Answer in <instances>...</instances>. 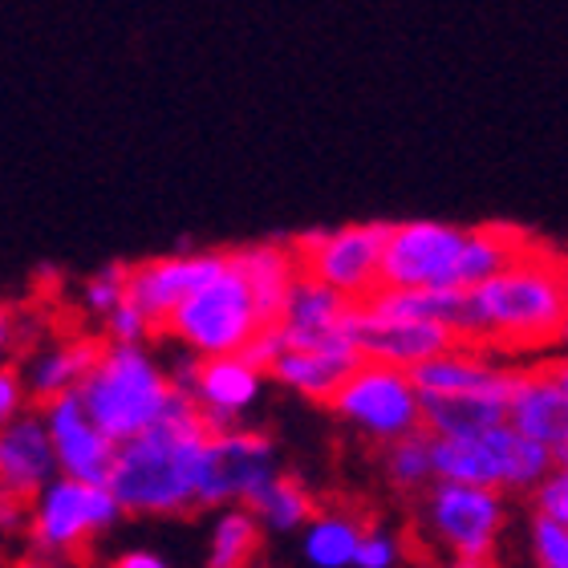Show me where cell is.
<instances>
[{"label":"cell","instance_id":"cell-1","mask_svg":"<svg viewBox=\"0 0 568 568\" xmlns=\"http://www.w3.org/2000/svg\"><path fill=\"white\" fill-rule=\"evenodd\" d=\"M212 430L187 394L166 410L151 430L131 443H119V463L110 475V491L119 496L126 516H191L203 508Z\"/></svg>","mask_w":568,"mask_h":568},{"label":"cell","instance_id":"cell-2","mask_svg":"<svg viewBox=\"0 0 568 568\" xmlns=\"http://www.w3.org/2000/svg\"><path fill=\"white\" fill-rule=\"evenodd\" d=\"M568 317L560 256L524 248L508 268L471 288V342L496 354H536L557 345Z\"/></svg>","mask_w":568,"mask_h":568},{"label":"cell","instance_id":"cell-3","mask_svg":"<svg viewBox=\"0 0 568 568\" xmlns=\"http://www.w3.org/2000/svg\"><path fill=\"white\" fill-rule=\"evenodd\" d=\"M82 403L94 415V423L114 443H131L142 430H151L159 418L179 403V390L166 362L146 345H114L106 342L98 354V366L82 382Z\"/></svg>","mask_w":568,"mask_h":568},{"label":"cell","instance_id":"cell-4","mask_svg":"<svg viewBox=\"0 0 568 568\" xmlns=\"http://www.w3.org/2000/svg\"><path fill=\"white\" fill-rule=\"evenodd\" d=\"M438 479L496 487L504 496H532L540 479L557 467V455L516 430L511 423L491 426L484 435L467 438H435Z\"/></svg>","mask_w":568,"mask_h":568},{"label":"cell","instance_id":"cell-5","mask_svg":"<svg viewBox=\"0 0 568 568\" xmlns=\"http://www.w3.org/2000/svg\"><path fill=\"white\" fill-rule=\"evenodd\" d=\"M261 329L264 321L256 313L248 281L236 268V261L227 256L224 268L207 284H200L171 313L163 337H171L175 345H187V349H195L203 357H220V354H244Z\"/></svg>","mask_w":568,"mask_h":568},{"label":"cell","instance_id":"cell-6","mask_svg":"<svg viewBox=\"0 0 568 568\" xmlns=\"http://www.w3.org/2000/svg\"><path fill=\"white\" fill-rule=\"evenodd\" d=\"M122 516L126 508L110 491V484H85V479L58 475L45 491H37L24 504V536L37 557L58 560L82 552L90 540L110 532Z\"/></svg>","mask_w":568,"mask_h":568},{"label":"cell","instance_id":"cell-7","mask_svg":"<svg viewBox=\"0 0 568 568\" xmlns=\"http://www.w3.org/2000/svg\"><path fill=\"white\" fill-rule=\"evenodd\" d=\"M382 288H475L471 227L443 220L390 224L382 252Z\"/></svg>","mask_w":568,"mask_h":568},{"label":"cell","instance_id":"cell-8","mask_svg":"<svg viewBox=\"0 0 568 568\" xmlns=\"http://www.w3.org/2000/svg\"><path fill=\"white\" fill-rule=\"evenodd\" d=\"M333 418L349 426L369 443H394V438L423 430V390L410 369L386 366V362H362L345 378V386L329 398Z\"/></svg>","mask_w":568,"mask_h":568},{"label":"cell","instance_id":"cell-9","mask_svg":"<svg viewBox=\"0 0 568 568\" xmlns=\"http://www.w3.org/2000/svg\"><path fill=\"white\" fill-rule=\"evenodd\" d=\"M508 524V499L496 487L435 479L423 491V528L447 557L491 560Z\"/></svg>","mask_w":568,"mask_h":568},{"label":"cell","instance_id":"cell-10","mask_svg":"<svg viewBox=\"0 0 568 568\" xmlns=\"http://www.w3.org/2000/svg\"><path fill=\"white\" fill-rule=\"evenodd\" d=\"M390 224H345L313 227L293 236L301 268L317 281L333 284L349 301H366L382 288V252H386Z\"/></svg>","mask_w":568,"mask_h":568},{"label":"cell","instance_id":"cell-11","mask_svg":"<svg viewBox=\"0 0 568 568\" xmlns=\"http://www.w3.org/2000/svg\"><path fill=\"white\" fill-rule=\"evenodd\" d=\"M276 475H281L276 443L264 435V430L236 426V430L212 435L207 484H203V508L215 511V508H227V504H244V508H252Z\"/></svg>","mask_w":568,"mask_h":568},{"label":"cell","instance_id":"cell-12","mask_svg":"<svg viewBox=\"0 0 568 568\" xmlns=\"http://www.w3.org/2000/svg\"><path fill=\"white\" fill-rule=\"evenodd\" d=\"M349 337L369 362H386V366L410 369L415 374L423 362L447 354L450 345H459V337L430 317H403V313H386V308L357 301L349 313Z\"/></svg>","mask_w":568,"mask_h":568},{"label":"cell","instance_id":"cell-13","mask_svg":"<svg viewBox=\"0 0 568 568\" xmlns=\"http://www.w3.org/2000/svg\"><path fill=\"white\" fill-rule=\"evenodd\" d=\"M232 252H171V256H151V261L131 264V284L126 296L154 321V329L163 333L171 313L187 301L200 284L212 281L227 264Z\"/></svg>","mask_w":568,"mask_h":568},{"label":"cell","instance_id":"cell-14","mask_svg":"<svg viewBox=\"0 0 568 568\" xmlns=\"http://www.w3.org/2000/svg\"><path fill=\"white\" fill-rule=\"evenodd\" d=\"M58 475V447L41 406H29L24 415L0 423V496L9 504H29Z\"/></svg>","mask_w":568,"mask_h":568},{"label":"cell","instance_id":"cell-15","mask_svg":"<svg viewBox=\"0 0 568 568\" xmlns=\"http://www.w3.org/2000/svg\"><path fill=\"white\" fill-rule=\"evenodd\" d=\"M41 410H45L49 435H53V447H58L61 475L85 479V484H110L114 463H119V443L94 423L82 394H61Z\"/></svg>","mask_w":568,"mask_h":568},{"label":"cell","instance_id":"cell-16","mask_svg":"<svg viewBox=\"0 0 568 568\" xmlns=\"http://www.w3.org/2000/svg\"><path fill=\"white\" fill-rule=\"evenodd\" d=\"M268 369H261L256 362H248L244 354H220V357H203L200 382L191 390V403L203 415L212 435H224V430H236L244 426V418L252 415V406L261 403Z\"/></svg>","mask_w":568,"mask_h":568},{"label":"cell","instance_id":"cell-17","mask_svg":"<svg viewBox=\"0 0 568 568\" xmlns=\"http://www.w3.org/2000/svg\"><path fill=\"white\" fill-rule=\"evenodd\" d=\"M366 357L362 349L354 345V337L345 333V337H333L325 345H293V349H284L276 357L273 366H268V378L276 386H284L288 394H301L308 403H325L345 386V378L362 366Z\"/></svg>","mask_w":568,"mask_h":568},{"label":"cell","instance_id":"cell-18","mask_svg":"<svg viewBox=\"0 0 568 568\" xmlns=\"http://www.w3.org/2000/svg\"><path fill=\"white\" fill-rule=\"evenodd\" d=\"M508 423L524 430L528 438L545 443L552 455L568 447V394L548 362H532V366H516V382H511L508 398Z\"/></svg>","mask_w":568,"mask_h":568},{"label":"cell","instance_id":"cell-19","mask_svg":"<svg viewBox=\"0 0 568 568\" xmlns=\"http://www.w3.org/2000/svg\"><path fill=\"white\" fill-rule=\"evenodd\" d=\"M349 313H354V301L345 293H337L333 284L317 281V276L301 273L288 293V305H284L281 317V337L284 349L293 345H325L333 337H345V325H349Z\"/></svg>","mask_w":568,"mask_h":568},{"label":"cell","instance_id":"cell-20","mask_svg":"<svg viewBox=\"0 0 568 568\" xmlns=\"http://www.w3.org/2000/svg\"><path fill=\"white\" fill-rule=\"evenodd\" d=\"M232 261H236V268L244 273V281H248L252 301H256V313H261L264 325H281L296 276L305 273V268H301V256H296V248H293V240H288V244L268 240V244L232 248Z\"/></svg>","mask_w":568,"mask_h":568},{"label":"cell","instance_id":"cell-21","mask_svg":"<svg viewBox=\"0 0 568 568\" xmlns=\"http://www.w3.org/2000/svg\"><path fill=\"white\" fill-rule=\"evenodd\" d=\"M98 354H102V345L90 342V337H70V342H53L33 349L29 362L21 366L29 398L37 406H45L53 398H61V394L82 390V382L98 366Z\"/></svg>","mask_w":568,"mask_h":568},{"label":"cell","instance_id":"cell-22","mask_svg":"<svg viewBox=\"0 0 568 568\" xmlns=\"http://www.w3.org/2000/svg\"><path fill=\"white\" fill-rule=\"evenodd\" d=\"M511 394H423V426L435 438L484 435L508 423Z\"/></svg>","mask_w":568,"mask_h":568},{"label":"cell","instance_id":"cell-23","mask_svg":"<svg viewBox=\"0 0 568 568\" xmlns=\"http://www.w3.org/2000/svg\"><path fill=\"white\" fill-rule=\"evenodd\" d=\"M366 524L342 508H317V516L301 528V560L308 568H354Z\"/></svg>","mask_w":568,"mask_h":568},{"label":"cell","instance_id":"cell-24","mask_svg":"<svg viewBox=\"0 0 568 568\" xmlns=\"http://www.w3.org/2000/svg\"><path fill=\"white\" fill-rule=\"evenodd\" d=\"M268 532L261 516L244 504H227L215 508L212 524H207V552H203V568H252L256 552H261V536Z\"/></svg>","mask_w":568,"mask_h":568},{"label":"cell","instance_id":"cell-25","mask_svg":"<svg viewBox=\"0 0 568 568\" xmlns=\"http://www.w3.org/2000/svg\"><path fill=\"white\" fill-rule=\"evenodd\" d=\"M382 479H386L394 491H418V496H423L426 487L438 479L435 435L423 426V430H410V435L386 443V447H382Z\"/></svg>","mask_w":568,"mask_h":568},{"label":"cell","instance_id":"cell-26","mask_svg":"<svg viewBox=\"0 0 568 568\" xmlns=\"http://www.w3.org/2000/svg\"><path fill=\"white\" fill-rule=\"evenodd\" d=\"M252 511L261 516V524L268 532H301L313 516H317V504L308 496V487L296 479V475H276L273 484L264 487V496L252 504Z\"/></svg>","mask_w":568,"mask_h":568},{"label":"cell","instance_id":"cell-27","mask_svg":"<svg viewBox=\"0 0 568 568\" xmlns=\"http://www.w3.org/2000/svg\"><path fill=\"white\" fill-rule=\"evenodd\" d=\"M126 284H131V264H102L82 281V308L94 321H106L126 301Z\"/></svg>","mask_w":568,"mask_h":568},{"label":"cell","instance_id":"cell-28","mask_svg":"<svg viewBox=\"0 0 568 568\" xmlns=\"http://www.w3.org/2000/svg\"><path fill=\"white\" fill-rule=\"evenodd\" d=\"M528 545H532L536 568H568V524L548 520L532 511L528 520Z\"/></svg>","mask_w":568,"mask_h":568},{"label":"cell","instance_id":"cell-29","mask_svg":"<svg viewBox=\"0 0 568 568\" xmlns=\"http://www.w3.org/2000/svg\"><path fill=\"white\" fill-rule=\"evenodd\" d=\"M102 325H106V342H114V345H146L151 342V333H159L154 329V321L134 305L131 296H126Z\"/></svg>","mask_w":568,"mask_h":568},{"label":"cell","instance_id":"cell-30","mask_svg":"<svg viewBox=\"0 0 568 568\" xmlns=\"http://www.w3.org/2000/svg\"><path fill=\"white\" fill-rule=\"evenodd\" d=\"M398 560H403V540L390 528L369 524L366 536H362V548H357L354 568H398Z\"/></svg>","mask_w":568,"mask_h":568},{"label":"cell","instance_id":"cell-31","mask_svg":"<svg viewBox=\"0 0 568 568\" xmlns=\"http://www.w3.org/2000/svg\"><path fill=\"white\" fill-rule=\"evenodd\" d=\"M532 511H540L548 520L568 524V463H557V467L540 479V487L532 491Z\"/></svg>","mask_w":568,"mask_h":568},{"label":"cell","instance_id":"cell-32","mask_svg":"<svg viewBox=\"0 0 568 568\" xmlns=\"http://www.w3.org/2000/svg\"><path fill=\"white\" fill-rule=\"evenodd\" d=\"M29 403H33V398H29V386H24L21 369H12V366L0 369V423L24 415Z\"/></svg>","mask_w":568,"mask_h":568},{"label":"cell","instance_id":"cell-33","mask_svg":"<svg viewBox=\"0 0 568 568\" xmlns=\"http://www.w3.org/2000/svg\"><path fill=\"white\" fill-rule=\"evenodd\" d=\"M110 568H175L166 557H159L154 548H122L119 557L110 560Z\"/></svg>","mask_w":568,"mask_h":568},{"label":"cell","instance_id":"cell-34","mask_svg":"<svg viewBox=\"0 0 568 568\" xmlns=\"http://www.w3.org/2000/svg\"><path fill=\"white\" fill-rule=\"evenodd\" d=\"M548 362V369H552V378L565 386V394H568V349H560V354H552V357H545Z\"/></svg>","mask_w":568,"mask_h":568},{"label":"cell","instance_id":"cell-35","mask_svg":"<svg viewBox=\"0 0 568 568\" xmlns=\"http://www.w3.org/2000/svg\"><path fill=\"white\" fill-rule=\"evenodd\" d=\"M443 568H491V560H479V557H447Z\"/></svg>","mask_w":568,"mask_h":568},{"label":"cell","instance_id":"cell-36","mask_svg":"<svg viewBox=\"0 0 568 568\" xmlns=\"http://www.w3.org/2000/svg\"><path fill=\"white\" fill-rule=\"evenodd\" d=\"M12 568H53V560H49V557H37V552H29V557H21Z\"/></svg>","mask_w":568,"mask_h":568},{"label":"cell","instance_id":"cell-37","mask_svg":"<svg viewBox=\"0 0 568 568\" xmlns=\"http://www.w3.org/2000/svg\"><path fill=\"white\" fill-rule=\"evenodd\" d=\"M557 349H568V317H565V325H560V337H557Z\"/></svg>","mask_w":568,"mask_h":568},{"label":"cell","instance_id":"cell-38","mask_svg":"<svg viewBox=\"0 0 568 568\" xmlns=\"http://www.w3.org/2000/svg\"><path fill=\"white\" fill-rule=\"evenodd\" d=\"M560 281H565V296H568V256H560Z\"/></svg>","mask_w":568,"mask_h":568},{"label":"cell","instance_id":"cell-39","mask_svg":"<svg viewBox=\"0 0 568 568\" xmlns=\"http://www.w3.org/2000/svg\"><path fill=\"white\" fill-rule=\"evenodd\" d=\"M557 463H568V447H565V450H557Z\"/></svg>","mask_w":568,"mask_h":568}]
</instances>
